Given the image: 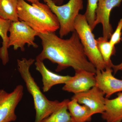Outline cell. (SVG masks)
<instances>
[{
  "label": "cell",
  "mask_w": 122,
  "mask_h": 122,
  "mask_svg": "<svg viewBox=\"0 0 122 122\" xmlns=\"http://www.w3.org/2000/svg\"><path fill=\"white\" fill-rule=\"evenodd\" d=\"M37 36L41 40L42 50L36 59H48L56 63L57 72L71 67L75 71L83 70L96 73V68L87 59L75 30L68 39L59 37L55 32L38 33Z\"/></svg>",
  "instance_id": "6da1fadb"
},
{
  "label": "cell",
  "mask_w": 122,
  "mask_h": 122,
  "mask_svg": "<svg viewBox=\"0 0 122 122\" xmlns=\"http://www.w3.org/2000/svg\"><path fill=\"white\" fill-rule=\"evenodd\" d=\"M19 20L38 33L55 32L60 25L56 16L46 4L40 2L30 5L25 0H18Z\"/></svg>",
  "instance_id": "7a4b0ae2"
},
{
  "label": "cell",
  "mask_w": 122,
  "mask_h": 122,
  "mask_svg": "<svg viewBox=\"0 0 122 122\" xmlns=\"http://www.w3.org/2000/svg\"><path fill=\"white\" fill-rule=\"evenodd\" d=\"M35 61V59L32 58L18 59V70L25 83L28 91L33 99L36 111L34 122H41L59 108L62 102L49 100L41 91L31 75L30 70Z\"/></svg>",
  "instance_id": "3957f363"
},
{
  "label": "cell",
  "mask_w": 122,
  "mask_h": 122,
  "mask_svg": "<svg viewBox=\"0 0 122 122\" xmlns=\"http://www.w3.org/2000/svg\"><path fill=\"white\" fill-rule=\"evenodd\" d=\"M75 30L78 34L85 54L96 71L104 70L107 66L99 50L96 39L84 14H79L74 24Z\"/></svg>",
  "instance_id": "277c9868"
},
{
  "label": "cell",
  "mask_w": 122,
  "mask_h": 122,
  "mask_svg": "<svg viewBox=\"0 0 122 122\" xmlns=\"http://www.w3.org/2000/svg\"><path fill=\"white\" fill-rule=\"evenodd\" d=\"M56 16L60 27L59 35L62 38L74 31V24L79 11L83 9V0H69L66 4L57 5L52 0H42Z\"/></svg>",
  "instance_id": "5b68a950"
},
{
  "label": "cell",
  "mask_w": 122,
  "mask_h": 122,
  "mask_svg": "<svg viewBox=\"0 0 122 122\" xmlns=\"http://www.w3.org/2000/svg\"><path fill=\"white\" fill-rule=\"evenodd\" d=\"M9 32L8 48L13 46L14 50L20 49L24 52L26 44L35 48L38 47L34 42L35 37L38 36V33L23 21L19 20L11 22Z\"/></svg>",
  "instance_id": "8992f818"
},
{
  "label": "cell",
  "mask_w": 122,
  "mask_h": 122,
  "mask_svg": "<svg viewBox=\"0 0 122 122\" xmlns=\"http://www.w3.org/2000/svg\"><path fill=\"white\" fill-rule=\"evenodd\" d=\"M24 87L19 85L10 93L0 90V122H11L16 120L15 110L23 97Z\"/></svg>",
  "instance_id": "52a82bcc"
},
{
  "label": "cell",
  "mask_w": 122,
  "mask_h": 122,
  "mask_svg": "<svg viewBox=\"0 0 122 122\" xmlns=\"http://www.w3.org/2000/svg\"><path fill=\"white\" fill-rule=\"evenodd\" d=\"M122 0H99L96 10V18L92 30L97 25H102L103 37L109 40L113 33L112 26L110 23V16L112 9L120 6Z\"/></svg>",
  "instance_id": "ba28073f"
},
{
  "label": "cell",
  "mask_w": 122,
  "mask_h": 122,
  "mask_svg": "<svg viewBox=\"0 0 122 122\" xmlns=\"http://www.w3.org/2000/svg\"><path fill=\"white\" fill-rule=\"evenodd\" d=\"M105 95L103 92L95 86L87 91L74 94L72 98L76 99L80 104L89 107L93 115L102 114L105 111Z\"/></svg>",
  "instance_id": "9c48e42d"
},
{
  "label": "cell",
  "mask_w": 122,
  "mask_h": 122,
  "mask_svg": "<svg viewBox=\"0 0 122 122\" xmlns=\"http://www.w3.org/2000/svg\"><path fill=\"white\" fill-rule=\"evenodd\" d=\"M75 71L74 76L63 86V91L76 94L87 91L96 86V73L83 70Z\"/></svg>",
  "instance_id": "30bf717a"
},
{
  "label": "cell",
  "mask_w": 122,
  "mask_h": 122,
  "mask_svg": "<svg viewBox=\"0 0 122 122\" xmlns=\"http://www.w3.org/2000/svg\"><path fill=\"white\" fill-rule=\"evenodd\" d=\"M112 68L107 67L104 70L96 71V86L103 92L106 98L117 92L122 91V79L116 78L113 75Z\"/></svg>",
  "instance_id": "8fae6325"
},
{
  "label": "cell",
  "mask_w": 122,
  "mask_h": 122,
  "mask_svg": "<svg viewBox=\"0 0 122 122\" xmlns=\"http://www.w3.org/2000/svg\"><path fill=\"white\" fill-rule=\"evenodd\" d=\"M35 65L36 69L40 73L42 77L44 92H48L55 85L65 84L72 77L59 75L51 72L46 67L43 61L38 59H36Z\"/></svg>",
  "instance_id": "7c38bea8"
},
{
  "label": "cell",
  "mask_w": 122,
  "mask_h": 122,
  "mask_svg": "<svg viewBox=\"0 0 122 122\" xmlns=\"http://www.w3.org/2000/svg\"><path fill=\"white\" fill-rule=\"evenodd\" d=\"M102 117L107 122H121L122 121V92L115 98H106L105 111Z\"/></svg>",
  "instance_id": "4fadbf2b"
},
{
  "label": "cell",
  "mask_w": 122,
  "mask_h": 122,
  "mask_svg": "<svg viewBox=\"0 0 122 122\" xmlns=\"http://www.w3.org/2000/svg\"><path fill=\"white\" fill-rule=\"evenodd\" d=\"M67 106L73 122H87L91 120L93 115L90 108L80 104L75 99L69 101Z\"/></svg>",
  "instance_id": "5bb4252c"
},
{
  "label": "cell",
  "mask_w": 122,
  "mask_h": 122,
  "mask_svg": "<svg viewBox=\"0 0 122 122\" xmlns=\"http://www.w3.org/2000/svg\"><path fill=\"white\" fill-rule=\"evenodd\" d=\"M18 0H0V17L11 22L20 20L18 13Z\"/></svg>",
  "instance_id": "9a60e30c"
},
{
  "label": "cell",
  "mask_w": 122,
  "mask_h": 122,
  "mask_svg": "<svg viewBox=\"0 0 122 122\" xmlns=\"http://www.w3.org/2000/svg\"><path fill=\"white\" fill-rule=\"evenodd\" d=\"M11 23L10 21L5 20L0 17V36L2 39V46L0 48V58L4 65H6L9 61L8 33Z\"/></svg>",
  "instance_id": "2e32d148"
},
{
  "label": "cell",
  "mask_w": 122,
  "mask_h": 122,
  "mask_svg": "<svg viewBox=\"0 0 122 122\" xmlns=\"http://www.w3.org/2000/svg\"><path fill=\"white\" fill-rule=\"evenodd\" d=\"M69 100L66 99L62 101L59 108L41 122H73L67 106Z\"/></svg>",
  "instance_id": "e0dca14e"
},
{
  "label": "cell",
  "mask_w": 122,
  "mask_h": 122,
  "mask_svg": "<svg viewBox=\"0 0 122 122\" xmlns=\"http://www.w3.org/2000/svg\"><path fill=\"white\" fill-rule=\"evenodd\" d=\"M99 50L102 56L107 67L112 68L113 63L111 60L112 55L115 54V46H113L108 40L101 37L96 39Z\"/></svg>",
  "instance_id": "ac0fdd59"
},
{
  "label": "cell",
  "mask_w": 122,
  "mask_h": 122,
  "mask_svg": "<svg viewBox=\"0 0 122 122\" xmlns=\"http://www.w3.org/2000/svg\"><path fill=\"white\" fill-rule=\"evenodd\" d=\"M98 1L99 0H87L86 10L84 15L92 30L96 18V10Z\"/></svg>",
  "instance_id": "d6986e66"
},
{
  "label": "cell",
  "mask_w": 122,
  "mask_h": 122,
  "mask_svg": "<svg viewBox=\"0 0 122 122\" xmlns=\"http://www.w3.org/2000/svg\"><path fill=\"white\" fill-rule=\"evenodd\" d=\"M122 18L119 20L115 31L112 33L110 38L109 41L113 46H115L116 45L120 43L122 41Z\"/></svg>",
  "instance_id": "ffe728a7"
},
{
  "label": "cell",
  "mask_w": 122,
  "mask_h": 122,
  "mask_svg": "<svg viewBox=\"0 0 122 122\" xmlns=\"http://www.w3.org/2000/svg\"><path fill=\"white\" fill-rule=\"evenodd\" d=\"M112 68L115 74L118 71H122V62L120 64L117 65H114L113 64L112 66Z\"/></svg>",
  "instance_id": "44dd1931"
},
{
  "label": "cell",
  "mask_w": 122,
  "mask_h": 122,
  "mask_svg": "<svg viewBox=\"0 0 122 122\" xmlns=\"http://www.w3.org/2000/svg\"><path fill=\"white\" fill-rule=\"evenodd\" d=\"M52 0L57 5H61L63 4L64 0Z\"/></svg>",
  "instance_id": "7402d4cb"
},
{
  "label": "cell",
  "mask_w": 122,
  "mask_h": 122,
  "mask_svg": "<svg viewBox=\"0 0 122 122\" xmlns=\"http://www.w3.org/2000/svg\"><path fill=\"white\" fill-rule=\"evenodd\" d=\"M29 2H31L32 4H35L39 2V0H25Z\"/></svg>",
  "instance_id": "603a6c76"
}]
</instances>
